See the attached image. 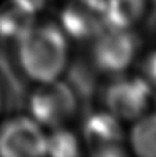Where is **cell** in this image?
I'll return each mask as SVG.
<instances>
[{"label": "cell", "mask_w": 156, "mask_h": 157, "mask_svg": "<svg viewBox=\"0 0 156 157\" xmlns=\"http://www.w3.org/2000/svg\"><path fill=\"white\" fill-rule=\"evenodd\" d=\"M18 59L28 77L37 83L60 78L69 59V46L60 25L30 24L18 37Z\"/></svg>", "instance_id": "cell-1"}, {"label": "cell", "mask_w": 156, "mask_h": 157, "mask_svg": "<svg viewBox=\"0 0 156 157\" xmlns=\"http://www.w3.org/2000/svg\"><path fill=\"white\" fill-rule=\"evenodd\" d=\"M32 119L43 128L65 127L77 110V99L73 90L60 78L39 83L29 98Z\"/></svg>", "instance_id": "cell-2"}, {"label": "cell", "mask_w": 156, "mask_h": 157, "mask_svg": "<svg viewBox=\"0 0 156 157\" xmlns=\"http://www.w3.org/2000/svg\"><path fill=\"white\" fill-rule=\"evenodd\" d=\"M90 59L105 75H122L135 58L137 40L129 29L105 26L91 39Z\"/></svg>", "instance_id": "cell-3"}, {"label": "cell", "mask_w": 156, "mask_h": 157, "mask_svg": "<svg viewBox=\"0 0 156 157\" xmlns=\"http://www.w3.org/2000/svg\"><path fill=\"white\" fill-rule=\"evenodd\" d=\"M154 88L141 76L119 77L107 87L105 108L119 121H134L151 109Z\"/></svg>", "instance_id": "cell-4"}, {"label": "cell", "mask_w": 156, "mask_h": 157, "mask_svg": "<svg viewBox=\"0 0 156 157\" xmlns=\"http://www.w3.org/2000/svg\"><path fill=\"white\" fill-rule=\"evenodd\" d=\"M46 134L32 117H15L0 127V156L36 157L46 155Z\"/></svg>", "instance_id": "cell-5"}, {"label": "cell", "mask_w": 156, "mask_h": 157, "mask_svg": "<svg viewBox=\"0 0 156 157\" xmlns=\"http://www.w3.org/2000/svg\"><path fill=\"white\" fill-rule=\"evenodd\" d=\"M120 123L107 110L91 114L83 128V139L88 152L101 157L124 155L126 138Z\"/></svg>", "instance_id": "cell-6"}, {"label": "cell", "mask_w": 156, "mask_h": 157, "mask_svg": "<svg viewBox=\"0 0 156 157\" xmlns=\"http://www.w3.org/2000/svg\"><path fill=\"white\" fill-rule=\"evenodd\" d=\"M65 35L79 40H91L107 26L105 0H71L61 14Z\"/></svg>", "instance_id": "cell-7"}, {"label": "cell", "mask_w": 156, "mask_h": 157, "mask_svg": "<svg viewBox=\"0 0 156 157\" xmlns=\"http://www.w3.org/2000/svg\"><path fill=\"white\" fill-rule=\"evenodd\" d=\"M149 7V0H105L107 26L130 29Z\"/></svg>", "instance_id": "cell-8"}, {"label": "cell", "mask_w": 156, "mask_h": 157, "mask_svg": "<svg viewBox=\"0 0 156 157\" xmlns=\"http://www.w3.org/2000/svg\"><path fill=\"white\" fill-rule=\"evenodd\" d=\"M127 142L137 156L156 157V112L148 110L133 121Z\"/></svg>", "instance_id": "cell-9"}, {"label": "cell", "mask_w": 156, "mask_h": 157, "mask_svg": "<svg viewBox=\"0 0 156 157\" xmlns=\"http://www.w3.org/2000/svg\"><path fill=\"white\" fill-rule=\"evenodd\" d=\"M50 136H46V155L50 156H77L80 153L76 136L64 127L51 130Z\"/></svg>", "instance_id": "cell-10"}, {"label": "cell", "mask_w": 156, "mask_h": 157, "mask_svg": "<svg viewBox=\"0 0 156 157\" xmlns=\"http://www.w3.org/2000/svg\"><path fill=\"white\" fill-rule=\"evenodd\" d=\"M152 88H156V50L149 52L142 61V76Z\"/></svg>", "instance_id": "cell-11"}, {"label": "cell", "mask_w": 156, "mask_h": 157, "mask_svg": "<svg viewBox=\"0 0 156 157\" xmlns=\"http://www.w3.org/2000/svg\"><path fill=\"white\" fill-rule=\"evenodd\" d=\"M149 4H154V6H156V0H149Z\"/></svg>", "instance_id": "cell-12"}, {"label": "cell", "mask_w": 156, "mask_h": 157, "mask_svg": "<svg viewBox=\"0 0 156 157\" xmlns=\"http://www.w3.org/2000/svg\"><path fill=\"white\" fill-rule=\"evenodd\" d=\"M0 106H2V99H0Z\"/></svg>", "instance_id": "cell-13"}]
</instances>
